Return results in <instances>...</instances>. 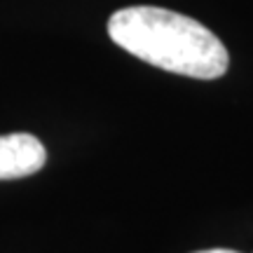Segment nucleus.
Returning a JSON list of instances; mask_svg holds the SVG:
<instances>
[{
  "mask_svg": "<svg viewBox=\"0 0 253 253\" xmlns=\"http://www.w3.org/2000/svg\"><path fill=\"white\" fill-rule=\"evenodd\" d=\"M108 33L141 61L188 78L216 80L230 63L225 45L207 26L171 9L150 5L118 9Z\"/></svg>",
  "mask_w": 253,
  "mask_h": 253,
  "instance_id": "f257e3e1",
  "label": "nucleus"
},
{
  "mask_svg": "<svg viewBox=\"0 0 253 253\" xmlns=\"http://www.w3.org/2000/svg\"><path fill=\"white\" fill-rule=\"evenodd\" d=\"M47 162L45 145L33 134L0 136V181L38 173Z\"/></svg>",
  "mask_w": 253,
  "mask_h": 253,
  "instance_id": "f03ea898",
  "label": "nucleus"
},
{
  "mask_svg": "<svg viewBox=\"0 0 253 253\" xmlns=\"http://www.w3.org/2000/svg\"><path fill=\"white\" fill-rule=\"evenodd\" d=\"M195 253H239L232 249H207V251H195Z\"/></svg>",
  "mask_w": 253,
  "mask_h": 253,
  "instance_id": "7ed1b4c3",
  "label": "nucleus"
}]
</instances>
